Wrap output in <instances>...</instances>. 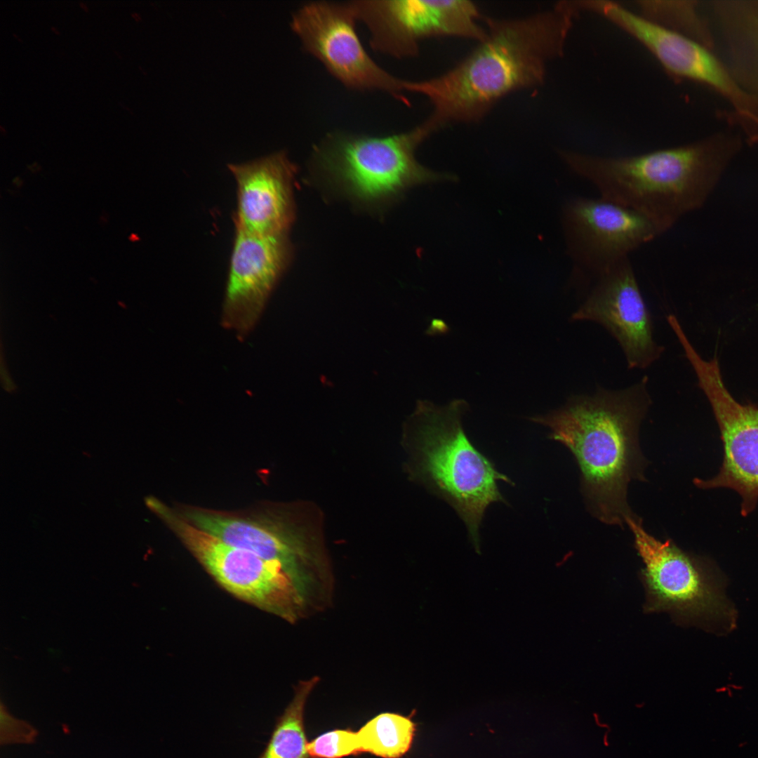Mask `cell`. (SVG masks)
Masks as SVG:
<instances>
[{
    "label": "cell",
    "instance_id": "1",
    "mask_svg": "<svg viewBox=\"0 0 758 758\" xmlns=\"http://www.w3.org/2000/svg\"><path fill=\"white\" fill-rule=\"evenodd\" d=\"M578 13L571 1H561L526 17L486 18V36L465 58L437 77L404 80V92L430 102L432 111L423 123L432 133L451 124L477 122L509 94L543 84Z\"/></svg>",
    "mask_w": 758,
    "mask_h": 758
},
{
    "label": "cell",
    "instance_id": "2",
    "mask_svg": "<svg viewBox=\"0 0 758 758\" xmlns=\"http://www.w3.org/2000/svg\"><path fill=\"white\" fill-rule=\"evenodd\" d=\"M648 378L621 390L598 387L573 394L561 407L528 419L547 427L549 438L564 445L580 471L588 510L601 522L623 526L633 514L627 503L632 479L644 480L646 460L639 429L650 406Z\"/></svg>",
    "mask_w": 758,
    "mask_h": 758
},
{
    "label": "cell",
    "instance_id": "3",
    "mask_svg": "<svg viewBox=\"0 0 758 758\" xmlns=\"http://www.w3.org/2000/svg\"><path fill=\"white\" fill-rule=\"evenodd\" d=\"M741 147L738 135L719 132L637 155L604 157L570 150L559 154L601 197L642 214L663 234L704 205Z\"/></svg>",
    "mask_w": 758,
    "mask_h": 758
},
{
    "label": "cell",
    "instance_id": "4",
    "mask_svg": "<svg viewBox=\"0 0 758 758\" xmlns=\"http://www.w3.org/2000/svg\"><path fill=\"white\" fill-rule=\"evenodd\" d=\"M470 410L464 399L444 406L418 400L411 418L414 473L448 504L464 522L470 543L480 554L479 530L488 507L507 503L498 481L514 486L467 437L463 418Z\"/></svg>",
    "mask_w": 758,
    "mask_h": 758
},
{
    "label": "cell",
    "instance_id": "5",
    "mask_svg": "<svg viewBox=\"0 0 758 758\" xmlns=\"http://www.w3.org/2000/svg\"><path fill=\"white\" fill-rule=\"evenodd\" d=\"M431 134L423 123L384 136L335 132L321 141L314 159L326 179L350 198L380 204L415 185L456 180L417 161L416 149Z\"/></svg>",
    "mask_w": 758,
    "mask_h": 758
},
{
    "label": "cell",
    "instance_id": "6",
    "mask_svg": "<svg viewBox=\"0 0 758 758\" xmlns=\"http://www.w3.org/2000/svg\"><path fill=\"white\" fill-rule=\"evenodd\" d=\"M147 506L215 580L239 599L292 624L325 611L277 565L197 527L156 498Z\"/></svg>",
    "mask_w": 758,
    "mask_h": 758
},
{
    "label": "cell",
    "instance_id": "7",
    "mask_svg": "<svg viewBox=\"0 0 758 758\" xmlns=\"http://www.w3.org/2000/svg\"><path fill=\"white\" fill-rule=\"evenodd\" d=\"M644 568L646 613L667 612L680 623L721 626L730 630L736 611L726 598L719 573L711 563L687 553L672 540L660 541L634 514L625 518Z\"/></svg>",
    "mask_w": 758,
    "mask_h": 758
},
{
    "label": "cell",
    "instance_id": "8",
    "mask_svg": "<svg viewBox=\"0 0 758 758\" xmlns=\"http://www.w3.org/2000/svg\"><path fill=\"white\" fill-rule=\"evenodd\" d=\"M180 514L225 543L277 565L322 606H331L335 578L330 561L322 545L300 527L199 507L186 508Z\"/></svg>",
    "mask_w": 758,
    "mask_h": 758
},
{
    "label": "cell",
    "instance_id": "9",
    "mask_svg": "<svg viewBox=\"0 0 758 758\" xmlns=\"http://www.w3.org/2000/svg\"><path fill=\"white\" fill-rule=\"evenodd\" d=\"M358 21L376 51L397 58L415 56L423 39L453 36L477 42L486 35L480 13L468 0L352 1Z\"/></svg>",
    "mask_w": 758,
    "mask_h": 758
},
{
    "label": "cell",
    "instance_id": "10",
    "mask_svg": "<svg viewBox=\"0 0 758 758\" xmlns=\"http://www.w3.org/2000/svg\"><path fill=\"white\" fill-rule=\"evenodd\" d=\"M352 1L310 2L292 17V30L303 48L349 88L380 91L406 102L399 79L378 65L365 50L356 29Z\"/></svg>",
    "mask_w": 758,
    "mask_h": 758
},
{
    "label": "cell",
    "instance_id": "11",
    "mask_svg": "<svg viewBox=\"0 0 758 758\" xmlns=\"http://www.w3.org/2000/svg\"><path fill=\"white\" fill-rule=\"evenodd\" d=\"M712 407L723 444L718 473L708 479L696 478L701 489L729 488L741 498L740 513L746 517L758 503V406L738 402L722 379L717 358L704 359L693 345L684 349Z\"/></svg>",
    "mask_w": 758,
    "mask_h": 758
},
{
    "label": "cell",
    "instance_id": "12",
    "mask_svg": "<svg viewBox=\"0 0 758 758\" xmlns=\"http://www.w3.org/2000/svg\"><path fill=\"white\" fill-rule=\"evenodd\" d=\"M581 8L603 15L638 40L670 74L702 83L716 91L731 103L736 117H758V98L736 81L712 50L614 1H583Z\"/></svg>",
    "mask_w": 758,
    "mask_h": 758
},
{
    "label": "cell",
    "instance_id": "13",
    "mask_svg": "<svg viewBox=\"0 0 758 758\" xmlns=\"http://www.w3.org/2000/svg\"><path fill=\"white\" fill-rule=\"evenodd\" d=\"M561 219L567 253L585 277L629 258L661 234L642 214L601 197L571 198Z\"/></svg>",
    "mask_w": 758,
    "mask_h": 758
},
{
    "label": "cell",
    "instance_id": "14",
    "mask_svg": "<svg viewBox=\"0 0 758 758\" xmlns=\"http://www.w3.org/2000/svg\"><path fill=\"white\" fill-rule=\"evenodd\" d=\"M571 319L594 321L618 342L630 368L644 369L662 355L651 313L629 258L592 276Z\"/></svg>",
    "mask_w": 758,
    "mask_h": 758
},
{
    "label": "cell",
    "instance_id": "15",
    "mask_svg": "<svg viewBox=\"0 0 758 758\" xmlns=\"http://www.w3.org/2000/svg\"><path fill=\"white\" fill-rule=\"evenodd\" d=\"M291 253L287 234L260 235L235 229L221 324L241 340L260 319Z\"/></svg>",
    "mask_w": 758,
    "mask_h": 758
},
{
    "label": "cell",
    "instance_id": "16",
    "mask_svg": "<svg viewBox=\"0 0 758 758\" xmlns=\"http://www.w3.org/2000/svg\"><path fill=\"white\" fill-rule=\"evenodd\" d=\"M228 168L237 185L235 229L260 235L287 234L294 220L295 168L279 152Z\"/></svg>",
    "mask_w": 758,
    "mask_h": 758
},
{
    "label": "cell",
    "instance_id": "17",
    "mask_svg": "<svg viewBox=\"0 0 758 758\" xmlns=\"http://www.w3.org/2000/svg\"><path fill=\"white\" fill-rule=\"evenodd\" d=\"M721 59L736 81L758 98V1H708Z\"/></svg>",
    "mask_w": 758,
    "mask_h": 758
},
{
    "label": "cell",
    "instance_id": "18",
    "mask_svg": "<svg viewBox=\"0 0 758 758\" xmlns=\"http://www.w3.org/2000/svg\"><path fill=\"white\" fill-rule=\"evenodd\" d=\"M314 676L300 681L292 700L275 722L270 738L258 758H310L304 726L306 701L319 681Z\"/></svg>",
    "mask_w": 758,
    "mask_h": 758
},
{
    "label": "cell",
    "instance_id": "19",
    "mask_svg": "<svg viewBox=\"0 0 758 758\" xmlns=\"http://www.w3.org/2000/svg\"><path fill=\"white\" fill-rule=\"evenodd\" d=\"M637 4L644 18L713 49L710 23L702 16L698 1H638Z\"/></svg>",
    "mask_w": 758,
    "mask_h": 758
},
{
    "label": "cell",
    "instance_id": "20",
    "mask_svg": "<svg viewBox=\"0 0 758 758\" xmlns=\"http://www.w3.org/2000/svg\"><path fill=\"white\" fill-rule=\"evenodd\" d=\"M414 724L396 713H381L355 732L358 753L369 752L383 758H399L409 749Z\"/></svg>",
    "mask_w": 758,
    "mask_h": 758
},
{
    "label": "cell",
    "instance_id": "21",
    "mask_svg": "<svg viewBox=\"0 0 758 758\" xmlns=\"http://www.w3.org/2000/svg\"><path fill=\"white\" fill-rule=\"evenodd\" d=\"M312 758H341L358 753L355 732L335 729L321 734L307 743Z\"/></svg>",
    "mask_w": 758,
    "mask_h": 758
},
{
    "label": "cell",
    "instance_id": "22",
    "mask_svg": "<svg viewBox=\"0 0 758 758\" xmlns=\"http://www.w3.org/2000/svg\"><path fill=\"white\" fill-rule=\"evenodd\" d=\"M1 743H29L35 736V730L27 723L11 716L1 708Z\"/></svg>",
    "mask_w": 758,
    "mask_h": 758
},
{
    "label": "cell",
    "instance_id": "23",
    "mask_svg": "<svg viewBox=\"0 0 758 758\" xmlns=\"http://www.w3.org/2000/svg\"><path fill=\"white\" fill-rule=\"evenodd\" d=\"M1 375L3 383L4 384V388L7 390H13L15 387L10 376L8 375L7 371L4 369L3 364L1 366Z\"/></svg>",
    "mask_w": 758,
    "mask_h": 758
},
{
    "label": "cell",
    "instance_id": "24",
    "mask_svg": "<svg viewBox=\"0 0 758 758\" xmlns=\"http://www.w3.org/2000/svg\"><path fill=\"white\" fill-rule=\"evenodd\" d=\"M79 6L84 12H86V13L89 12V9H88L87 5L84 2H79Z\"/></svg>",
    "mask_w": 758,
    "mask_h": 758
},
{
    "label": "cell",
    "instance_id": "25",
    "mask_svg": "<svg viewBox=\"0 0 758 758\" xmlns=\"http://www.w3.org/2000/svg\"><path fill=\"white\" fill-rule=\"evenodd\" d=\"M51 31H52V32H53V33H54L55 34H57V35H60V32H59V30H58V29H57L56 27H53V26H51Z\"/></svg>",
    "mask_w": 758,
    "mask_h": 758
},
{
    "label": "cell",
    "instance_id": "26",
    "mask_svg": "<svg viewBox=\"0 0 758 758\" xmlns=\"http://www.w3.org/2000/svg\"><path fill=\"white\" fill-rule=\"evenodd\" d=\"M0 131L1 132L2 134H6V128L2 125H0Z\"/></svg>",
    "mask_w": 758,
    "mask_h": 758
},
{
    "label": "cell",
    "instance_id": "27",
    "mask_svg": "<svg viewBox=\"0 0 758 758\" xmlns=\"http://www.w3.org/2000/svg\"><path fill=\"white\" fill-rule=\"evenodd\" d=\"M13 37H14V38H15V39L16 40H18V41H20V42H22V39H20V37H19V36H18V35H16V34L13 33Z\"/></svg>",
    "mask_w": 758,
    "mask_h": 758
},
{
    "label": "cell",
    "instance_id": "28",
    "mask_svg": "<svg viewBox=\"0 0 758 758\" xmlns=\"http://www.w3.org/2000/svg\"><path fill=\"white\" fill-rule=\"evenodd\" d=\"M114 53H116L117 57H119L120 59H121V57H120V55L119 53H117L116 51H114Z\"/></svg>",
    "mask_w": 758,
    "mask_h": 758
}]
</instances>
